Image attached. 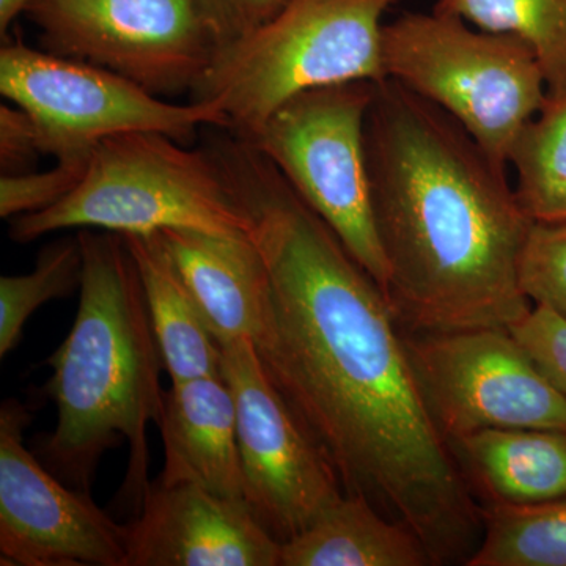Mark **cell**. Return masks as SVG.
<instances>
[{"instance_id":"1","label":"cell","mask_w":566,"mask_h":566,"mask_svg":"<svg viewBox=\"0 0 566 566\" xmlns=\"http://www.w3.org/2000/svg\"><path fill=\"white\" fill-rule=\"evenodd\" d=\"M266 266L253 338L264 371L360 494L423 543L431 565H465L483 510L428 412L385 292L262 151L237 136L210 148Z\"/></svg>"},{"instance_id":"2","label":"cell","mask_w":566,"mask_h":566,"mask_svg":"<svg viewBox=\"0 0 566 566\" xmlns=\"http://www.w3.org/2000/svg\"><path fill=\"white\" fill-rule=\"evenodd\" d=\"M365 145L385 294L403 333L521 322L534 307L520 282L534 222L504 167L390 77L375 84Z\"/></svg>"},{"instance_id":"3","label":"cell","mask_w":566,"mask_h":566,"mask_svg":"<svg viewBox=\"0 0 566 566\" xmlns=\"http://www.w3.org/2000/svg\"><path fill=\"white\" fill-rule=\"evenodd\" d=\"M77 240L80 307L70 334L48 359L52 375L44 386L57 423L36 453L62 482L91 494L104 453L125 439L129 463L123 494L139 510L151 483L148 424L161 423L166 403L161 353L125 238L82 229Z\"/></svg>"},{"instance_id":"4","label":"cell","mask_w":566,"mask_h":566,"mask_svg":"<svg viewBox=\"0 0 566 566\" xmlns=\"http://www.w3.org/2000/svg\"><path fill=\"white\" fill-rule=\"evenodd\" d=\"M398 0H286L271 20L223 44L191 92L249 140L279 107L315 88L387 80L382 14Z\"/></svg>"},{"instance_id":"5","label":"cell","mask_w":566,"mask_h":566,"mask_svg":"<svg viewBox=\"0 0 566 566\" xmlns=\"http://www.w3.org/2000/svg\"><path fill=\"white\" fill-rule=\"evenodd\" d=\"M69 229L249 237V219L210 150L159 133H128L93 148L84 178L61 202L11 219L10 237L28 244Z\"/></svg>"},{"instance_id":"6","label":"cell","mask_w":566,"mask_h":566,"mask_svg":"<svg viewBox=\"0 0 566 566\" xmlns=\"http://www.w3.org/2000/svg\"><path fill=\"white\" fill-rule=\"evenodd\" d=\"M386 76L449 114L497 166L547 99L523 41L475 32L452 14L408 13L385 25Z\"/></svg>"},{"instance_id":"7","label":"cell","mask_w":566,"mask_h":566,"mask_svg":"<svg viewBox=\"0 0 566 566\" xmlns=\"http://www.w3.org/2000/svg\"><path fill=\"white\" fill-rule=\"evenodd\" d=\"M375 84L357 81L301 93L248 142L277 167L386 292L387 264L376 230L365 145Z\"/></svg>"},{"instance_id":"8","label":"cell","mask_w":566,"mask_h":566,"mask_svg":"<svg viewBox=\"0 0 566 566\" xmlns=\"http://www.w3.org/2000/svg\"><path fill=\"white\" fill-rule=\"evenodd\" d=\"M0 93L31 114L41 151L55 159L88 155L99 142L159 133L188 144L200 128L227 129L210 103L174 104L102 66L3 39Z\"/></svg>"},{"instance_id":"9","label":"cell","mask_w":566,"mask_h":566,"mask_svg":"<svg viewBox=\"0 0 566 566\" xmlns=\"http://www.w3.org/2000/svg\"><path fill=\"white\" fill-rule=\"evenodd\" d=\"M41 50L120 74L153 95L189 93L218 41L196 0H31Z\"/></svg>"},{"instance_id":"10","label":"cell","mask_w":566,"mask_h":566,"mask_svg":"<svg viewBox=\"0 0 566 566\" xmlns=\"http://www.w3.org/2000/svg\"><path fill=\"white\" fill-rule=\"evenodd\" d=\"M405 334L417 386L447 442L488 428L566 430V400L509 327Z\"/></svg>"},{"instance_id":"11","label":"cell","mask_w":566,"mask_h":566,"mask_svg":"<svg viewBox=\"0 0 566 566\" xmlns=\"http://www.w3.org/2000/svg\"><path fill=\"white\" fill-rule=\"evenodd\" d=\"M237 408L245 504L277 542L300 535L345 494L337 471L264 371L251 338L221 345Z\"/></svg>"},{"instance_id":"12","label":"cell","mask_w":566,"mask_h":566,"mask_svg":"<svg viewBox=\"0 0 566 566\" xmlns=\"http://www.w3.org/2000/svg\"><path fill=\"white\" fill-rule=\"evenodd\" d=\"M29 408H0V554L2 565L125 566L126 526L91 494L63 485L24 444Z\"/></svg>"},{"instance_id":"13","label":"cell","mask_w":566,"mask_h":566,"mask_svg":"<svg viewBox=\"0 0 566 566\" xmlns=\"http://www.w3.org/2000/svg\"><path fill=\"white\" fill-rule=\"evenodd\" d=\"M281 551L245 502L193 483H150L126 526L125 566H281Z\"/></svg>"},{"instance_id":"14","label":"cell","mask_w":566,"mask_h":566,"mask_svg":"<svg viewBox=\"0 0 566 566\" xmlns=\"http://www.w3.org/2000/svg\"><path fill=\"white\" fill-rule=\"evenodd\" d=\"M164 483H193L245 502L237 408L222 375L177 382L166 390L161 423Z\"/></svg>"},{"instance_id":"15","label":"cell","mask_w":566,"mask_h":566,"mask_svg":"<svg viewBox=\"0 0 566 566\" xmlns=\"http://www.w3.org/2000/svg\"><path fill=\"white\" fill-rule=\"evenodd\" d=\"M159 234L218 344L253 340L262 326L270 283L251 237L185 229Z\"/></svg>"},{"instance_id":"16","label":"cell","mask_w":566,"mask_h":566,"mask_svg":"<svg viewBox=\"0 0 566 566\" xmlns=\"http://www.w3.org/2000/svg\"><path fill=\"white\" fill-rule=\"evenodd\" d=\"M447 444L482 509L566 497V430L488 428Z\"/></svg>"},{"instance_id":"17","label":"cell","mask_w":566,"mask_h":566,"mask_svg":"<svg viewBox=\"0 0 566 566\" xmlns=\"http://www.w3.org/2000/svg\"><path fill=\"white\" fill-rule=\"evenodd\" d=\"M123 238L139 271L153 333L172 385L221 375V345L178 273L161 234Z\"/></svg>"},{"instance_id":"18","label":"cell","mask_w":566,"mask_h":566,"mask_svg":"<svg viewBox=\"0 0 566 566\" xmlns=\"http://www.w3.org/2000/svg\"><path fill=\"white\" fill-rule=\"evenodd\" d=\"M427 565L419 536L360 494L342 495L281 551V566Z\"/></svg>"},{"instance_id":"19","label":"cell","mask_w":566,"mask_h":566,"mask_svg":"<svg viewBox=\"0 0 566 566\" xmlns=\"http://www.w3.org/2000/svg\"><path fill=\"white\" fill-rule=\"evenodd\" d=\"M434 11L523 41L543 71L547 96L566 95V0H438Z\"/></svg>"},{"instance_id":"20","label":"cell","mask_w":566,"mask_h":566,"mask_svg":"<svg viewBox=\"0 0 566 566\" xmlns=\"http://www.w3.org/2000/svg\"><path fill=\"white\" fill-rule=\"evenodd\" d=\"M509 164L516 170V197L534 223L566 222V95L547 96L524 126Z\"/></svg>"},{"instance_id":"21","label":"cell","mask_w":566,"mask_h":566,"mask_svg":"<svg viewBox=\"0 0 566 566\" xmlns=\"http://www.w3.org/2000/svg\"><path fill=\"white\" fill-rule=\"evenodd\" d=\"M465 566H566V497L483 509V536Z\"/></svg>"},{"instance_id":"22","label":"cell","mask_w":566,"mask_h":566,"mask_svg":"<svg viewBox=\"0 0 566 566\" xmlns=\"http://www.w3.org/2000/svg\"><path fill=\"white\" fill-rule=\"evenodd\" d=\"M82 251L76 238H62L40 252L28 274L0 279V357L20 344L29 318L52 300H61L81 285Z\"/></svg>"},{"instance_id":"23","label":"cell","mask_w":566,"mask_h":566,"mask_svg":"<svg viewBox=\"0 0 566 566\" xmlns=\"http://www.w3.org/2000/svg\"><path fill=\"white\" fill-rule=\"evenodd\" d=\"M520 282L532 304L566 319V222L532 226L521 255Z\"/></svg>"},{"instance_id":"24","label":"cell","mask_w":566,"mask_h":566,"mask_svg":"<svg viewBox=\"0 0 566 566\" xmlns=\"http://www.w3.org/2000/svg\"><path fill=\"white\" fill-rule=\"evenodd\" d=\"M88 155H74L57 159L52 169L31 170L17 175H2L0 178V218L13 219L46 210L61 202L76 189L85 170Z\"/></svg>"},{"instance_id":"25","label":"cell","mask_w":566,"mask_h":566,"mask_svg":"<svg viewBox=\"0 0 566 566\" xmlns=\"http://www.w3.org/2000/svg\"><path fill=\"white\" fill-rule=\"evenodd\" d=\"M566 400V319L542 305L510 327Z\"/></svg>"},{"instance_id":"26","label":"cell","mask_w":566,"mask_h":566,"mask_svg":"<svg viewBox=\"0 0 566 566\" xmlns=\"http://www.w3.org/2000/svg\"><path fill=\"white\" fill-rule=\"evenodd\" d=\"M196 3L219 46H223L271 20L286 0H196Z\"/></svg>"},{"instance_id":"27","label":"cell","mask_w":566,"mask_h":566,"mask_svg":"<svg viewBox=\"0 0 566 566\" xmlns=\"http://www.w3.org/2000/svg\"><path fill=\"white\" fill-rule=\"evenodd\" d=\"M43 156L40 134L29 112L17 104L0 106V170L2 175L31 172Z\"/></svg>"},{"instance_id":"28","label":"cell","mask_w":566,"mask_h":566,"mask_svg":"<svg viewBox=\"0 0 566 566\" xmlns=\"http://www.w3.org/2000/svg\"><path fill=\"white\" fill-rule=\"evenodd\" d=\"M31 0H0V35L9 36L11 24L20 14H24Z\"/></svg>"}]
</instances>
